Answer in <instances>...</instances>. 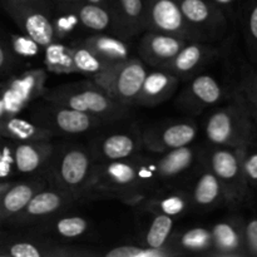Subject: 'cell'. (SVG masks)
Wrapping results in <instances>:
<instances>
[{"label": "cell", "instance_id": "7dc6e473", "mask_svg": "<svg viewBox=\"0 0 257 257\" xmlns=\"http://www.w3.org/2000/svg\"><path fill=\"white\" fill-rule=\"evenodd\" d=\"M0 231H2V230H0Z\"/></svg>", "mask_w": 257, "mask_h": 257}, {"label": "cell", "instance_id": "3957f363", "mask_svg": "<svg viewBox=\"0 0 257 257\" xmlns=\"http://www.w3.org/2000/svg\"><path fill=\"white\" fill-rule=\"evenodd\" d=\"M44 98L88 113L105 123L119 122L131 114V105H125L110 97L97 83L87 79L47 89Z\"/></svg>", "mask_w": 257, "mask_h": 257}, {"label": "cell", "instance_id": "60d3db41", "mask_svg": "<svg viewBox=\"0 0 257 257\" xmlns=\"http://www.w3.org/2000/svg\"><path fill=\"white\" fill-rule=\"evenodd\" d=\"M243 236L247 257H257V217L243 221Z\"/></svg>", "mask_w": 257, "mask_h": 257}, {"label": "cell", "instance_id": "4dcf8cb0", "mask_svg": "<svg viewBox=\"0 0 257 257\" xmlns=\"http://www.w3.org/2000/svg\"><path fill=\"white\" fill-rule=\"evenodd\" d=\"M43 62L45 69L54 74H73L75 73L70 44L54 40L43 50Z\"/></svg>", "mask_w": 257, "mask_h": 257}, {"label": "cell", "instance_id": "44dd1931", "mask_svg": "<svg viewBox=\"0 0 257 257\" xmlns=\"http://www.w3.org/2000/svg\"><path fill=\"white\" fill-rule=\"evenodd\" d=\"M47 178L43 173L30 176L23 181H14L12 186L0 195V227L7 225L14 216H17L27 206L30 198L48 186Z\"/></svg>", "mask_w": 257, "mask_h": 257}, {"label": "cell", "instance_id": "ffe728a7", "mask_svg": "<svg viewBox=\"0 0 257 257\" xmlns=\"http://www.w3.org/2000/svg\"><path fill=\"white\" fill-rule=\"evenodd\" d=\"M55 145L52 141L13 142L12 160L17 176H34L47 167Z\"/></svg>", "mask_w": 257, "mask_h": 257}, {"label": "cell", "instance_id": "f546056e", "mask_svg": "<svg viewBox=\"0 0 257 257\" xmlns=\"http://www.w3.org/2000/svg\"><path fill=\"white\" fill-rule=\"evenodd\" d=\"M70 5L77 13L80 24L84 29L93 30L95 33L110 29L112 14L108 5L90 4L87 2H79Z\"/></svg>", "mask_w": 257, "mask_h": 257}, {"label": "cell", "instance_id": "4316f807", "mask_svg": "<svg viewBox=\"0 0 257 257\" xmlns=\"http://www.w3.org/2000/svg\"><path fill=\"white\" fill-rule=\"evenodd\" d=\"M69 44L72 48V58L75 73L84 75L97 84H99L109 74L114 65H117L105 62L104 59L98 57L93 50L85 47L80 40L75 39Z\"/></svg>", "mask_w": 257, "mask_h": 257}, {"label": "cell", "instance_id": "83f0119b", "mask_svg": "<svg viewBox=\"0 0 257 257\" xmlns=\"http://www.w3.org/2000/svg\"><path fill=\"white\" fill-rule=\"evenodd\" d=\"M80 42L108 63L118 64L132 58L130 43L114 34L98 32L88 35Z\"/></svg>", "mask_w": 257, "mask_h": 257}, {"label": "cell", "instance_id": "9c48e42d", "mask_svg": "<svg viewBox=\"0 0 257 257\" xmlns=\"http://www.w3.org/2000/svg\"><path fill=\"white\" fill-rule=\"evenodd\" d=\"M177 3L197 42H218L227 34V15L212 0H177Z\"/></svg>", "mask_w": 257, "mask_h": 257}, {"label": "cell", "instance_id": "d6986e66", "mask_svg": "<svg viewBox=\"0 0 257 257\" xmlns=\"http://www.w3.org/2000/svg\"><path fill=\"white\" fill-rule=\"evenodd\" d=\"M112 14L113 34L123 39H133L146 32L145 0H108Z\"/></svg>", "mask_w": 257, "mask_h": 257}, {"label": "cell", "instance_id": "d590c367", "mask_svg": "<svg viewBox=\"0 0 257 257\" xmlns=\"http://www.w3.org/2000/svg\"><path fill=\"white\" fill-rule=\"evenodd\" d=\"M242 32L251 57L257 59V0H251L243 10Z\"/></svg>", "mask_w": 257, "mask_h": 257}, {"label": "cell", "instance_id": "277c9868", "mask_svg": "<svg viewBox=\"0 0 257 257\" xmlns=\"http://www.w3.org/2000/svg\"><path fill=\"white\" fill-rule=\"evenodd\" d=\"M93 163L94 161L88 147L78 143H65L59 147L55 146L43 175L49 185L72 193L79 201Z\"/></svg>", "mask_w": 257, "mask_h": 257}, {"label": "cell", "instance_id": "52a82bcc", "mask_svg": "<svg viewBox=\"0 0 257 257\" xmlns=\"http://www.w3.org/2000/svg\"><path fill=\"white\" fill-rule=\"evenodd\" d=\"M0 4L20 32L43 48L54 42L50 0H0Z\"/></svg>", "mask_w": 257, "mask_h": 257}, {"label": "cell", "instance_id": "7402d4cb", "mask_svg": "<svg viewBox=\"0 0 257 257\" xmlns=\"http://www.w3.org/2000/svg\"><path fill=\"white\" fill-rule=\"evenodd\" d=\"M243 218L231 217L211 227L212 248L207 256L247 257L243 236Z\"/></svg>", "mask_w": 257, "mask_h": 257}, {"label": "cell", "instance_id": "8fae6325", "mask_svg": "<svg viewBox=\"0 0 257 257\" xmlns=\"http://www.w3.org/2000/svg\"><path fill=\"white\" fill-rule=\"evenodd\" d=\"M147 73V65L140 58L132 57L114 65L98 85L118 102L135 107Z\"/></svg>", "mask_w": 257, "mask_h": 257}, {"label": "cell", "instance_id": "e575fe53", "mask_svg": "<svg viewBox=\"0 0 257 257\" xmlns=\"http://www.w3.org/2000/svg\"><path fill=\"white\" fill-rule=\"evenodd\" d=\"M180 253L171 247L153 248L150 246L123 245L113 247L104 253L105 257H172Z\"/></svg>", "mask_w": 257, "mask_h": 257}, {"label": "cell", "instance_id": "bcb514c9", "mask_svg": "<svg viewBox=\"0 0 257 257\" xmlns=\"http://www.w3.org/2000/svg\"><path fill=\"white\" fill-rule=\"evenodd\" d=\"M83 2L90 3V4H98V5H107L108 0H83Z\"/></svg>", "mask_w": 257, "mask_h": 257}, {"label": "cell", "instance_id": "6da1fadb", "mask_svg": "<svg viewBox=\"0 0 257 257\" xmlns=\"http://www.w3.org/2000/svg\"><path fill=\"white\" fill-rule=\"evenodd\" d=\"M140 185L133 160L94 162L79 201L118 200L131 207H142L150 198Z\"/></svg>", "mask_w": 257, "mask_h": 257}, {"label": "cell", "instance_id": "f6af8a7d", "mask_svg": "<svg viewBox=\"0 0 257 257\" xmlns=\"http://www.w3.org/2000/svg\"><path fill=\"white\" fill-rule=\"evenodd\" d=\"M13 182H14V180H13V181H5V182H0V195H2V193L4 192V191L7 190L9 186H12Z\"/></svg>", "mask_w": 257, "mask_h": 257}, {"label": "cell", "instance_id": "484cf974", "mask_svg": "<svg viewBox=\"0 0 257 257\" xmlns=\"http://www.w3.org/2000/svg\"><path fill=\"white\" fill-rule=\"evenodd\" d=\"M0 136L13 142H34L52 141L55 137L49 130L40 125L32 118L20 114L7 117L0 120Z\"/></svg>", "mask_w": 257, "mask_h": 257}, {"label": "cell", "instance_id": "2e32d148", "mask_svg": "<svg viewBox=\"0 0 257 257\" xmlns=\"http://www.w3.org/2000/svg\"><path fill=\"white\" fill-rule=\"evenodd\" d=\"M94 252L80 251L70 246H62L49 240H34L9 236L0 231V257H79Z\"/></svg>", "mask_w": 257, "mask_h": 257}, {"label": "cell", "instance_id": "ac0fdd59", "mask_svg": "<svg viewBox=\"0 0 257 257\" xmlns=\"http://www.w3.org/2000/svg\"><path fill=\"white\" fill-rule=\"evenodd\" d=\"M187 43L175 35L146 30L138 42V58L148 67L163 68Z\"/></svg>", "mask_w": 257, "mask_h": 257}, {"label": "cell", "instance_id": "f35d334b", "mask_svg": "<svg viewBox=\"0 0 257 257\" xmlns=\"http://www.w3.org/2000/svg\"><path fill=\"white\" fill-rule=\"evenodd\" d=\"M243 172L251 190H257V140L241 147Z\"/></svg>", "mask_w": 257, "mask_h": 257}, {"label": "cell", "instance_id": "cb8c5ba5", "mask_svg": "<svg viewBox=\"0 0 257 257\" xmlns=\"http://www.w3.org/2000/svg\"><path fill=\"white\" fill-rule=\"evenodd\" d=\"M200 175L196 180L191 195L192 207L202 211H211L220 206H226L225 195L220 181L211 171L207 163L203 161L201 165Z\"/></svg>", "mask_w": 257, "mask_h": 257}, {"label": "cell", "instance_id": "9a60e30c", "mask_svg": "<svg viewBox=\"0 0 257 257\" xmlns=\"http://www.w3.org/2000/svg\"><path fill=\"white\" fill-rule=\"evenodd\" d=\"M145 20L146 30L175 35L187 42H197L183 18L177 0H145Z\"/></svg>", "mask_w": 257, "mask_h": 257}, {"label": "cell", "instance_id": "603a6c76", "mask_svg": "<svg viewBox=\"0 0 257 257\" xmlns=\"http://www.w3.org/2000/svg\"><path fill=\"white\" fill-rule=\"evenodd\" d=\"M181 80L175 74L162 68L148 72L145 78L141 92L135 105L145 108H155L167 102L177 93Z\"/></svg>", "mask_w": 257, "mask_h": 257}, {"label": "cell", "instance_id": "b9f144b4", "mask_svg": "<svg viewBox=\"0 0 257 257\" xmlns=\"http://www.w3.org/2000/svg\"><path fill=\"white\" fill-rule=\"evenodd\" d=\"M18 58L12 52L9 43H5L0 38V75L8 74L17 65Z\"/></svg>", "mask_w": 257, "mask_h": 257}, {"label": "cell", "instance_id": "836d02e7", "mask_svg": "<svg viewBox=\"0 0 257 257\" xmlns=\"http://www.w3.org/2000/svg\"><path fill=\"white\" fill-rule=\"evenodd\" d=\"M153 220L145 236L146 245L153 248L170 247L171 235L173 228V217L162 213H153Z\"/></svg>", "mask_w": 257, "mask_h": 257}, {"label": "cell", "instance_id": "74e56055", "mask_svg": "<svg viewBox=\"0 0 257 257\" xmlns=\"http://www.w3.org/2000/svg\"><path fill=\"white\" fill-rule=\"evenodd\" d=\"M237 88L245 97L257 127V68L245 70Z\"/></svg>", "mask_w": 257, "mask_h": 257}, {"label": "cell", "instance_id": "5b68a950", "mask_svg": "<svg viewBox=\"0 0 257 257\" xmlns=\"http://www.w3.org/2000/svg\"><path fill=\"white\" fill-rule=\"evenodd\" d=\"M202 158L220 181L225 195L226 206L237 207L250 201L251 188L243 172L241 147L212 146Z\"/></svg>", "mask_w": 257, "mask_h": 257}, {"label": "cell", "instance_id": "d6a6232c", "mask_svg": "<svg viewBox=\"0 0 257 257\" xmlns=\"http://www.w3.org/2000/svg\"><path fill=\"white\" fill-rule=\"evenodd\" d=\"M42 228L63 238H78L89 230V222L82 216H65L54 218L49 225L43 222Z\"/></svg>", "mask_w": 257, "mask_h": 257}, {"label": "cell", "instance_id": "ba28073f", "mask_svg": "<svg viewBox=\"0 0 257 257\" xmlns=\"http://www.w3.org/2000/svg\"><path fill=\"white\" fill-rule=\"evenodd\" d=\"M47 72L42 68L25 70L0 84V120L20 114L34 100L44 97Z\"/></svg>", "mask_w": 257, "mask_h": 257}, {"label": "cell", "instance_id": "f1b7e54d", "mask_svg": "<svg viewBox=\"0 0 257 257\" xmlns=\"http://www.w3.org/2000/svg\"><path fill=\"white\" fill-rule=\"evenodd\" d=\"M168 246L177 251L180 255L186 252L208 255L212 248L211 228L202 227V226L188 228L177 237H171Z\"/></svg>", "mask_w": 257, "mask_h": 257}, {"label": "cell", "instance_id": "8d00e7d4", "mask_svg": "<svg viewBox=\"0 0 257 257\" xmlns=\"http://www.w3.org/2000/svg\"><path fill=\"white\" fill-rule=\"evenodd\" d=\"M9 47L18 59L19 58H22V59H34V58L43 54V50H44V48L39 43L35 42L33 38L28 37L24 33L10 34Z\"/></svg>", "mask_w": 257, "mask_h": 257}, {"label": "cell", "instance_id": "8992f818", "mask_svg": "<svg viewBox=\"0 0 257 257\" xmlns=\"http://www.w3.org/2000/svg\"><path fill=\"white\" fill-rule=\"evenodd\" d=\"M32 119L58 136H79L103 125L102 120L88 113L42 97L29 105Z\"/></svg>", "mask_w": 257, "mask_h": 257}, {"label": "cell", "instance_id": "ee69618b", "mask_svg": "<svg viewBox=\"0 0 257 257\" xmlns=\"http://www.w3.org/2000/svg\"><path fill=\"white\" fill-rule=\"evenodd\" d=\"M50 2H53V3H54V4H67V5H70V4H75V3L83 2V0H50Z\"/></svg>", "mask_w": 257, "mask_h": 257}, {"label": "cell", "instance_id": "7a4b0ae2", "mask_svg": "<svg viewBox=\"0 0 257 257\" xmlns=\"http://www.w3.org/2000/svg\"><path fill=\"white\" fill-rule=\"evenodd\" d=\"M205 135L212 146L240 148L257 140V127L237 87L227 102L213 110L205 122Z\"/></svg>", "mask_w": 257, "mask_h": 257}, {"label": "cell", "instance_id": "4fadbf2b", "mask_svg": "<svg viewBox=\"0 0 257 257\" xmlns=\"http://www.w3.org/2000/svg\"><path fill=\"white\" fill-rule=\"evenodd\" d=\"M198 133L193 120H170L156 123L142 131L143 150L150 153H163L192 145Z\"/></svg>", "mask_w": 257, "mask_h": 257}, {"label": "cell", "instance_id": "30bf717a", "mask_svg": "<svg viewBox=\"0 0 257 257\" xmlns=\"http://www.w3.org/2000/svg\"><path fill=\"white\" fill-rule=\"evenodd\" d=\"M186 82L176 98L177 108L186 114H201L207 108L227 99L233 92H226L225 87L211 74H197Z\"/></svg>", "mask_w": 257, "mask_h": 257}, {"label": "cell", "instance_id": "d4e9b609", "mask_svg": "<svg viewBox=\"0 0 257 257\" xmlns=\"http://www.w3.org/2000/svg\"><path fill=\"white\" fill-rule=\"evenodd\" d=\"M142 207L152 213H162L171 217H178L185 215L192 207V202L191 195L187 191L160 187L150 196Z\"/></svg>", "mask_w": 257, "mask_h": 257}, {"label": "cell", "instance_id": "1f68e13d", "mask_svg": "<svg viewBox=\"0 0 257 257\" xmlns=\"http://www.w3.org/2000/svg\"><path fill=\"white\" fill-rule=\"evenodd\" d=\"M52 24L55 40L60 42L75 37L80 28H83L75 10L72 5L67 4H55V9L53 8L52 13Z\"/></svg>", "mask_w": 257, "mask_h": 257}, {"label": "cell", "instance_id": "e0dca14e", "mask_svg": "<svg viewBox=\"0 0 257 257\" xmlns=\"http://www.w3.org/2000/svg\"><path fill=\"white\" fill-rule=\"evenodd\" d=\"M220 52L211 43L188 42L162 69L175 74L180 80H188L200 74L206 65L218 57Z\"/></svg>", "mask_w": 257, "mask_h": 257}, {"label": "cell", "instance_id": "7bdbcfd3", "mask_svg": "<svg viewBox=\"0 0 257 257\" xmlns=\"http://www.w3.org/2000/svg\"><path fill=\"white\" fill-rule=\"evenodd\" d=\"M212 2L215 3V4L217 5V7L220 8V9L222 10L226 15H227V10L230 9L233 4H235L236 0H212Z\"/></svg>", "mask_w": 257, "mask_h": 257}, {"label": "cell", "instance_id": "ab89813d", "mask_svg": "<svg viewBox=\"0 0 257 257\" xmlns=\"http://www.w3.org/2000/svg\"><path fill=\"white\" fill-rule=\"evenodd\" d=\"M17 177L12 160V141L0 136V182Z\"/></svg>", "mask_w": 257, "mask_h": 257}, {"label": "cell", "instance_id": "5bb4252c", "mask_svg": "<svg viewBox=\"0 0 257 257\" xmlns=\"http://www.w3.org/2000/svg\"><path fill=\"white\" fill-rule=\"evenodd\" d=\"M77 198L64 190L48 185L38 191L24 208L12 218L7 225L27 226L43 222L54 217L57 213L69 207Z\"/></svg>", "mask_w": 257, "mask_h": 257}, {"label": "cell", "instance_id": "7c38bea8", "mask_svg": "<svg viewBox=\"0 0 257 257\" xmlns=\"http://www.w3.org/2000/svg\"><path fill=\"white\" fill-rule=\"evenodd\" d=\"M88 150L94 162L131 160L143 150L142 132L132 127L100 133L90 141Z\"/></svg>", "mask_w": 257, "mask_h": 257}]
</instances>
